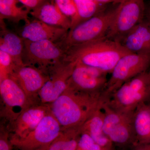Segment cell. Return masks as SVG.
I'll use <instances>...</instances> for the list:
<instances>
[{"label":"cell","instance_id":"obj_11","mask_svg":"<svg viewBox=\"0 0 150 150\" xmlns=\"http://www.w3.org/2000/svg\"><path fill=\"white\" fill-rule=\"evenodd\" d=\"M76 64L73 62H63L50 71L49 79L38 94L41 103L50 104L66 90L67 82Z\"/></svg>","mask_w":150,"mask_h":150},{"label":"cell","instance_id":"obj_1","mask_svg":"<svg viewBox=\"0 0 150 150\" xmlns=\"http://www.w3.org/2000/svg\"><path fill=\"white\" fill-rule=\"evenodd\" d=\"M108 100L103 93L91 94L67 89L54 102L48 104L62 129L81 126Z\"/></svg>","mask_w":150,"mask_h":150},{"label":"cell","instance_id":"obj_26","mask_svg":"<svg viewBox=\"0 0 150 150\" xmlns=\"http://www.w3.org/2000/svg\"><path fill=\"white\" fill-rule=\"evenodd\" d=\"M102 148L95 143L88 134L81 132L76 150H100Z\"/></svg>","mask_w":150,"mask_h":150},{"label":"cell","instance_id":"obj_2","mask_svg":"<svg viewBox=\"0 0 150 150\" xmlns=\"http://www.w3.org/2000/svg\"><path fill=\"white\" fill-rule=\"evenodd\" d=\"M130 53L120 43L106 37L65 51L64 62H73L110 74L118 61Z\"/></svg>","mask_w":150,"mask_h":150},{"label":"cell","instance_id":"obj_23","mask_svg":"<svg viewBox=\"0 0 150 150\" xmlns=\"http://www.w3.org/2000/svg\"><path fill=\"white\" fill-rule=\"evenodd\" d=\"M18 0H0V18L1 21L8 19L14 22L29 20L30 10L18 6Z\"/></svg>","mask_w":150,"mask_h":150},{"label":"cell","instance_id":"obj_24","mask_svg":"<svg viewBox=\"0 0 150 150\" xmlns=\"http://www.w3.org/2000/svg\"><path fill=\"white\" fill-rule=\"evenodd\" d=\"M16 67L11 56L4 51H0V81L10 77Z\"/></svg>","mask_w":150,"mask_h":150},{"label":"cell","instance_id":"obj_30","mask_svg":"<svg viewBox=\"0 0 150 150\" xmlns=\"http://www.w3.org/2000/svg\"><path fill=\"white\" fill-rule=\"evenodd\" d=\"M98 3L101 4L105 5H107L109 4H119L122 2L123 0H95Z\"/></svg>","mask_w":150,"mask_h":150},{"label":"cell","instance_id":"obj_15","mask_svg":"<svg viewBox=\"0 0 150 150\" xmlns=\"http://www.w3.org/2000/svg\"><path fill=\"white\" fill-rule=\"evenodd\" d=\"M68 31L63 28L49 25L35 19L25 22L21 31L20 35L23 39L29 41L48 40L58 43Z\"/></svg>","mask_w":150,"mask_h":150},{"label":"cell","instance_id":"obj_20","mask_svg":"<svg viewBox=\"0 0 150 150\" xmlns=\"http://www.w3.org/2000/svg\"><path fill=\"white\" fill-rule=\"evenodd\" d=\"M104 118L103 110L98 109L81 126V132L88 134L95 143L101 147L112 144L103 133Z\"/></svg>","mask_w":150,"mask_h":150},{"label":"cell","instance_id":"obj_33","mask_svg":"<svg viewBox=\"0 0 150 150\" xmlns=\"http://www.w3.org/2000/svg\"><path fill=\"white\" fill-rule=\"evenodd\" d=\"M148 105H149V110L150 111V100H149V102H148Z\"/></svg>","mask_w":150,"mask_h":150},{"label":"cell","instance_id":"obj_17","mask_svg":"<svg viewBox=\"0 0 150 150\" xmlns=\"http://www.w3.org/2000/svg\"><path fill=\"white\" fill-rule=\"evenodd\" d=\"M30 14L46 24L52 26L62 27L69 30L71 21L59 9L55 3L47 0L36 8L30 11Z\"/></svg>","mask_w":150,"mask_h":150},{"label":"cell","instance_id":"obj_18","mask_svg":"<svg viewBox=\"0 0 150 150\" xmlns=\"http://www.w3.org/2000/svg\"><path fill=\"white\" fill-rule=\"evenodd\" d=\"M133 125L135 144L150 143V111L147 103L139 105L134 111Z\"/></svg>","mask_w":150,"mask_h":150},{"label":"cell","instance_id":"obj_14","mask_svg":"<svg viewBox=\"0 0 150 150\" xmlns=\"http://www.w3.org/2000/svg\"><path fill=\"white\" fill-rule=\"evenodd\" d=\"M10 77L16 81L29 98L41 103L38 94L49 79V75L35 67L23 65L17 67Z\"/></svg>","mask_w":150,"mask_h":150},{"label":"cell","instance_id":"obj_7","mask_svg":"<svg viewBox=\"0 0 150 150\" xmlns=\"http://www.w3.org/2000/svg\"><path fill=\"white\" fill-rule=\"evenodd\" d=\"M150 68V54L129 53L118 61L108 79L103 95L108 100L123 84Z\"/></svg>","mask_w":150,"mask_h":150},{"label":"cell","instance_id":"obj_19","mask_svg":"<svg viewBox=\"0 0 150 150\" xmlns=\"http://www.w3.org/2000/svg\"><path fill=\"white\" fill-rule=\"evenodd\" d=\"M24 39L21 36L4 30L0 37V51L9 54L17 67L24 65L22 60Z\"/></svg>","mask_w":150,"mask_h":150},{"label":"cell","instance_id":"obj_9","mask_svg":"<svg viewBox=\"0 0 150 150\" xmlns=\"http://www.w3.org/2000/svg\"><path fill=\"white\" fill-rule=\"evenodd\" d=\"M62 130L51 111L27 137L11 143L14 147L20 150H42L50 145L60 135Z\"/></svg>","mask_w":150,"mask_h":150},{"label":"cell","instance_id":"obj_6","mask_svg":"<svg viewBox=\"0 0 150 150\" xmlns=\"http://www.w3.org/2000/svg\"><path fill=\"white\" fill-rule=\"evenodd\" d=\"M1 118L10 131L19 115L37 103L30 99L16 81L11 77L0 81Z\"/></svg>","mask_w":150,"mask_h":150},{"label":"cell","instance_id":"obj_29","mask_svg":"<svg viewBox=\"0 0 150 150\" xmlns=\"http://www.w3.org/2000/svg\"><path fill=\"white\" fill-rule=\"evenodd\" d=\"M131 150H150V143L136 144L131 147Z\"/></svg>","mask_w":150,"mask_h":150},{"label":"cell","instance_id":"obj_21","mask_svg":"<svg viewBox=\"0 0 150 150\" xmlns=\"http://www.w3.org/2000/svg\"><path fill=\"white\" fill-rule=\"evenodd\" d=\"M81 126L63 129L60 135L42 150H76L80 137Z\"/></svg>","mask_w":150,"mask_h":150},{"label":"cell","instance_id":"obj_3","mask_svg":"<svg viewBox=\"0 0 150 150\" xmlns=\"http://www.w3.org/2000/svg\"><path fill=\"white\" fill-rule=\"evenodd\" d=\"M119 4L97 14L69 30L57 43L66 51L70 48L84 45L106 37L115 16Z\"/></svg>","mask_w":150,"mask_h":150},{"label":"cell","instance_id":"obj_4","mask_svg":"<svg viewBox=\"0 0 150 150\" xmlns=\"http://www.w3.org/2000/svg\"><path fill=\"white\" fill-rule=\"evenodd\" d=\"M150 100V73L148 71L123 84L106 103L117 112L132 114L139 105Z\"/></svg>","mask_w":150,"mask_h":150},{"label":"cell","instance_id":"obj_27","mask_svg":"<svg viewBox=\"0 0 150 150\" xmlns=\"http://www.w3.org/2000/svg\"><path fill=\"white\" fill-rule=\"evenodd\" d=\"M14 147L10 139V132L5 124L1 123L0 127V150H12Z\"/></svg>","mask_w":150,"mask_h":150},{"label":"cell","instance_id":"obj_13","mask_svg":"<svg viewBox=\"0 0 150 150\" xmlns=\"http://www.w3.org/2000/svg\"><path fill=\"white\" fill-rule=\"evenodd\" d=\"M51 111L48 104L42 103L33 105L23 111L19 115L10 131L11 142L27 137Z\"/></svg>","mask_w":150,"mask_h":150},{"label":"cell","instance_id":"obj_8","mask_svg":"<svg viewBox=\"0 0 150 150\" xmlns=\"http://www.w3.org/2000/svg\"><path fill=\"white\" fill-rule=\"evenodd\" d=\"M145 0H123L119 4L106 37L119 43L126 33L145 18Z\"/></svg>","mask_w":150,"mask_h":150},{"label":"cell","instance_id":"obj_32","mask_svg":"<svg viewBox=\"0 0 150 150\" xmlns=\"http://www.w3.org/2000/svg\"><path fill=\"white\" fill-rule=\"evenodd\" d=\"M100 150H115V149L114 147V145L111 144L108 145V146H106L103 147Z\"/></svg>","mask_w":150,"mask_h":150},{"label":"cell","instance_id":"obj_12","mask_svg":"<svg viewBox=\"0 0 150 150\" xmlns=\"http://www.w3.org/2000/svg\"><path fill=\"white\" fill-rule=\"evenodd\" d=\"M133 114L115 112L110 116L106 126L105 136L114 146L126 149L135 144Z\"/></svg>","mask_w":150,"mask_h":150},{"label":"cell","instance_id":"obj_25","mask_svg":"<svg viewBox=\"0 0 150 150\" xmlns=\"http://www.w3.org/2000/svg\"><path fill=\"white\" fill-rule=\"evenodd\" d=\"M54 3L65 15L74 21L77 15V9L73 0H54Z\"/></svg>","mask_w":150,"mask_h":150},{"label":"cell","instance_id":"obj_10","mask_svg":"<svg viewBox=\"0 0 150 150\" xmlns=\"http://www.w3.org/2000/svg\"><path fill=\"white\" fill-rule=\"evenodd\" d=\"M108 74L96 68L76 64L67 86L82 92L100 94L106 87Z\"/></svg>","mask_w":150,"mask_h":150},{"label":"cell","instance_id":"obj_16","mask_svg":"<svg viewBox=\"0 0 150 150\" xmlns=\"http://www.w3.org/2000/svg\"><path fill=\"white\" fill-rule=\"evenodd\" d=\"M119 43L130 53L150 54V21L145 18Z\"/></svg>","mask_w":150,"mask_h":150},{"label":"cell","instance_id":"obj_22","mask_svg":"<svg viewBox=\"0 0 150 150\" xmlns=\"http://www.w3.org/2000/svg\"><path fill=\"white\" fill-rule=\"evenodd\" d=\"M77 9V15L71 23L70 28L85 21L107 8V5L101 4L95 0H73Z\"/></svg>","mask_w":150,"mask_h":150},{"label":"cell","instance_id":"obj_31","mask_svg":"<svg viewBox=\"0 0 150 150\" xmlns=\"http://www.w3.org/2000/svg\"><path fill=\"white\" fill-rule=\"evenodd\" d=\"M145 18L150 21V2L148 6H146Z\"/></svg>","mask_w":150,"mask_h":150},{"label":"cell","instance_id":"obj_28","mask_svg":"<svg viewBox=\"0 0 150 150\" xmlns=\"http://www.w3.org/2000/svg\"><path fill=\"white\" fill-rule=\"evenodd\" d=\"M47 0H18L30 10L31 11L38 7Z\"/></svg>","mask_w":150,"mask_h":150},{"label":"cell","instance_id":"obj_5","mask_svg":"<svg viewBox=\"0 0 150 150\" xmlns=\"http://www.w3.org/2000/svg\"><path fill=\"white\" fill-rule=\"evenodd\" d=\"M64 56L65 51L57 43L48 40L31 41L24 39L23 64L37 68L47 74L64 62Z\"/></svg>","mask_w":150,"mask_h":150},{"label":"cell","instance_id":"obj_34","mask_svg":"<svg viewBox=\"0 0 150 150\" xmlns=\"http://www.w3.org/2000/svg\"><path fill=\"white\" fill-rule=\"evenodd\" d=\"M149 73H150V68L149 69Z\"/></svg>","mask_w":150,"mask_h":150}]
</instances>
